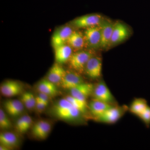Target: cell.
I'll return each mask as SVG.
<instances>
[{
	"label": "cell",
	"instance_id": "cell-1",
	"mask_svg": "<svg viewBox=\"0 0 150 150\" xmlns=\"http://www.w3.org/2000/svg\"><path fill=\"white\" fill-rule=\"evenodd\" d=\"M51 112L58 119L72 123H82L85 118V116L65 98L56 101L51 108Z\"/></svg>",
	"mask_w": 150,
	"mask_h": 150
},
{
	"label": "cell",
	"instance_id": "cell-2",
	"mask_svg": "<svg viewBox=\"0 0 150 150\" xmlns=\"http://www.w3.org/2000/svg\"><path fill=\"white\" fill-rule=\"evenodd\" d=\"M93 50H81L73 53L69 60V66L72 70L82 74L84 72L85 68L92 56L94 55Z\"/></svg>",
	"mask_w": 150,
	"mask_h": 150
},
{
	"label": "cell",
	"instance_id": "cell-3",
	"mask_svg": "<svg viewBox=\"0 0 150 150\" xmlns=\"http://www.w3.org/2000/svg\"><path fill=\"white\" fill-rule=\"evenodd\" d=\"M128 110L129 107L127 105H113L103 114L96 118L94 120L100 123L108 124H114L121 119Z\"/></svg>",
	"mask_w": 150,
	"mask_h": 150
},
{
	"label": "cell",
	"instance_id": "cell-4",
	"mask_svg": "<svg viewBox=\"0 0 150 150\" xmlns=\"http://www.w3.org/2000/svg\"><path fill=\"white\" fill-rule=\"evenodd\" d=\"M85 40L86 46L90 50H95L101 49V27L96 25L85 29L83 33Z\"/></svg>",
	"mask_w": 150,
	"mask_h": 150
},
{
	"label": "cell",
	"instance_id": "cell-5",
	"mask_svg": "<svg viewBox=\"0 0 150 150\" xmlns=\"http://www.w3.org/2000/svg\"><path fill=\"white\" fill-rule=\"evenodd\" d=\"M92 96H93V99L103 101L112 105H115V98L104 81H100L94 85Z\"/></svg>",
	"mask_w": 150,
	"mask_h": 150
},
{
	"label": "cell",
	"instance_id": "cell-6",
	"mask_svg": "<svg viewBox=\"0 0 150 150\" xmlns=\"http://www.w3.org/2000/svg\"><path fill=\"white\" fill-rule=\"evenodd\" d=\"M104 18L99 14H90L79 17L71 22V25L78 28H86L99 25Z\"/></svg>",
	"mask_w": 150,
	"mask_h": 150
},
{
	"label": "cell",
	"instance_id": "cell-7",
	"mask_svg": "<svg viewBox=\"0 0 150 150\" xmlns=\"http://www.w3.org/2000/svg\"><path fill=\"white\" fill-rule=\"evenodd\" d=\"M74 30L72 27L69 25H63L57 28L53 33L51 39L54 49L67 44Z\"/></svg>",
	"mask_w": 150,
	"mask_h": 150
},
{
	"label": "cell",
	"instance_id": "cell-8",
	"mask_svg": "<svg viewBox=\"0 0 150 150\" xmlns=\"http://www.w3.org/2000/svg\"><path fill=\"white\" fill-rule=\"evenodd\" d=\"M102 70V58L100 56L94 55L86 64L84 72L89 78L95 79L101 76Z\"/></svg>",
	"mask_w": 150,
	"mask_h": 150
},
{
	"label": "cell",
	"instance_id": "cell-9",
	"mask_svg": "<svg viewBox=\"0 0 150 150\" xmlns=\"http://www.w3.org/2000/svg\"><path fill=\"white\" fill-rule=\"evenodd\" d=\"M130 34V30L126 25L120 21L115 22L110 40V48L122 43L129 38Z\"/></svg>",
	"mask_w": 150,
	"mask_h": 150
},
{
	"label": "cell",
	"instance_id": "cell-10",
	"mask_svg": "<svg viewBox=\"0 0 150 150\" xmlns=\"http://www.w3.org/2000/svg\"><path fill=\"white\" fill-rule=\"evenodd\" d=\"M114 23L107 18H103L99 25L101 27V49L107 50L110 48V43L112 37Z\"/></svg>",
	"mask_w": 150,
	"mask_h": 150
},
{
	"label": "cell",
	"instance_id": "cell-11",
	"mask_svg": "<svg viewBox=\"0 0 150 150\" xmlns=\"http://www.w3.org/2000/svg\"><path fill=\"white\" fill-rule=\"evenodd\" d=\"M94 85L84 82L69 90L70 95L78 99L87 102L88 98L92 95Z\"/></svg>",
	"mask_w": 150,
	"mask_h": 150
},
{
	"label": "cell",
	"instance_id": "cell-12",
	"mask_svg": "<svg viewBox=\"0 0 150 150\" xmlns=\"http://www.w3.org/2000/svg\"><path fill=\"white\" fill-rule=\"evenodd\" d=\"M23 88L20 83L14 80H8L1 86L0 91L3 96L11 98L21 94Z\"/></svg>",
	"mask_w": 150,
	"mask_h": 150
},
{
	"label": "cell",
	"instance_id": "cell-13",
	"mask_svg": "<svg viewBox=\"0 0 150 150\" xmlns=\"http://www.w3.org/2000/svg\"><path fill=\"white\" fill-rule=\"evenodd\" d=\"M84 82V80L80 74L71 70L67 71L60 85L64 89L69 91Z\"/></svg>",
	"mask_w": 150,
	"mask_h": 150
},
{
	"label": "cell",
	"instance_id": "cell-14",
	"mask_svg": "<svg viewBox=\"0 0 150 150\" xmlns=\"http://www.w3.org/2000/svg\"><path fill=\"white\" fill-rule=\"evenodd\" d=\"M51 130V124L46 120H40L35 122L32 126L33 136L38 139H46Z\"/></svg>",
	"mask_w": 150,
	"mask_h": 150
},
{
	"label": "cell",
	"instance_id": "cell-15",
	"mask_svg": "<svg viewBox=\"0 0 150 150\" xmlns=\"http://www.w3.org/2000/svg\"><path fill=\"white\" fill-rule=\"evenodd\" d=\"M3 105L6 113L12 117L20 116L24 110V105L18 100H7L4 102Z\"/></svg>",
	"mask_w": 150,
	"mask_h": 150
},
{
	"label": "cell",
	"instance_id": "cell-16",
	"mask_svg": "<svg viewBox=\"0 0 150 150\" xmlns=\"http://www.w3.org/2000/svg\"><path fill=\"white\" fill-rule=\"evenodd\" d=\"M89 113L94 120L103 114L113 105L93 98L88 104Z\"/></svg>",
	"mask_w": 150,
	"mask_h": 150
},
{
	"label": "cell",
	"instance_id": "cell-17",
	"mask_svg": "<svg viewBox=\"0 0 150 150\" xmlns=\"http://www.w3.org/2000/svg\"><path fill=\"white\" fill-rule=\"evenodd\" d=\"M0 144L8 148L9 150L18 147L20 140L18 137L14 133L8 131L1 132Z\"/></svg>",
	"mask_w": 150,
	"mask_h": 150
},
{
	"label": "cell",
	"instance_id": "cell-18",
	"mask_svg": "<svg viewBox=\"0 0 150 150\" xmlns=\"http://www.w3.org/2000/svg\"><path fill=\"white\" fill-rule=\"evenodd\" d=\"M54 50L56 63L60 64L69 61L73 54V49L68 43L55 48Z\"/></svg>",
	"mask_w": 150,
	"mask_h": 150
},
{
	"label": "cell",
	"instance_id": "cell-19",
	"mask_svg": "<svg viewBox=\"0 0 150 150\" xmlns=\"http://www.w3.org/2000/svg\"><path fill=\"white\" fill-rule=\"evenodd\" d=\"M67 71L58 63H55L49 70L46 79L56 85H60Z\"/></svg>",
	"mask_w": 150,
	"mask_h": 150
},
{
	"label": "cell",
	"instance_id": "cell-20",
	"mask_svg": "<svg viewBox=\"0 0 150 150\" xmlns=\"http://www.w3.org/2000/svg\"><path fill=\"white\" fill-rule=\"evenodd\" d=\"M37 88L39 92L46 94L51 98L56 96L59 93L57 85L50 81L46 78L41 80L38 82Z\"/></svg>",
	"mask_w": 150,
	"mask_h": 150
},
{
	"label": "cell",
	"instance_id": "cell-21",
	"mask_svg": "<svg viewBox=\"0 0 150 150\" xmlns=\"http://www.w3.org/2000/svg\"><path fill=\"white\" fill-rule=\"evenodd\" d=\"M67 43L75 51H77L83 50L86 46L83 33L79 31L74 30L69 38Z\"/></svg>",
	"mask_w": 150,
	"mask_h": 150
},
{
	"label": "cell",
	"instance_id": "cell-22",
	"mask_svg": "<svg viewBox=\"0 0 150 150\" xmlns=\"http://www.w3.org/2000/svg\"><path fill=\"white\" fill-rule=\"evenodd\" d=\"M148 106L146 100L142 98H135L129 107V111L132 114L139 117Z\"/></svg>",
	"mask_w": 150,
	"mask_h": 150
},
{
	"label": "cell",
	"instance_id": "cell-23",
	"mask_svg": "<svg viewBox=\"0 0 150 150\" xmlns=\"http://www.w3.org/2000/svg\"><path fill=\"white\" fill-rule=\"evenodd\" d=\"M20 100L25 107L28 110L35 109L36 103V97L30 92H25L22 93Z\"/></svg>",
	"mask_w": 150,
	"mask_h": 150
},
{
	"label": "cell",
	"instance_id": "cell-24",
	"mask_svg": "<svg viewBox=\"0 0 150 150\" xmlns=\"http://www.w3.org/2000/svg\"><path fill=\"white\" fill-rule=\"evenodd\" d=\"M65 98L77 109L79 110L85 116L89 112L88 103L87 102L76 98L70 95L67 96Z\"/></svg>",
	"mask_w": 150,
	"mask_h": 150
},
{
	"label": "cell",
	"instance_id": "cell-25",
	"mask_svg": "<svg viewBox=\"0 0 150 150\" xmlns=\"http://www.w3.org/2000/svg\"><path fill=\"white\" fill-rule=\"evenodd\" d=\"M7 113L2 108L0 109V129L3 131H8L13 128V124Z\"/></svg>",
	"mask_w": 150,
	"mask_h": 150
},
{
	"label": "cell",
	"instance_id": "cell-26",
	"mask_svg": "<svg viewBox=\"0 0 150 150\" xmlns=\"http://www.w3.org/2000/svg\"><path fill=\"white\" fill-rule=\"evenodd\" d=\"M139 118L142 120L144 123L147 127L150 125V107H148L139 116Z\"/></svg>",
	"mask_w": 150,
	"mask_h": 150
},
{
	"label": "cell",
	"instance_id": "cell-27",
	"mask_svg": "<svg viewBox=\"0 0 150 150\" xmlns=\"http://www.w3.org/2000/svg\"><path fill=\"white\" fill-rule=\"evenodd\" d=\"M27 115H26V114L21 115L18 119L16 123V129L17 131L19 134H20L21 129H22L25 123Z\"/></svg>",
	"mask_w": 150,
	"mask_h": 150
},
{
	"label": "cell",
	"instance_id": "cell-28",
	"mask_svg": "<svg viewBox=\"0 0 150 150\" xmlns=\"http://www.w3.org/2000/svg\"><path fill=\"white\" fill-rule=\"evenodd\" d=\"M33 123V120L32 118L28 115L26 121L21 131V134H23L26 133L29 129L32 127Z\"/></svg>",
	"mask_w": 150,
	"mask_h": 150
},
{
	"label": "cell",
	"instance_id": "cell-29",
	"mask_svg": "<svg viewBox=\"0 0 150 150\" xmlns=\"http://www.w3.org/2000/svg\"><path fill=\"white\" fill-rule=\"evenodd\" d=\"M36 103L35 105V109L37 110L38 112H42L43 110H45V108L48 105V104L46 103L43 102L42 100L39 99L36 96Z\"/></svg>",
	"mask_w": 150,
	"mask_h": 150
},
{
	"label": "cell",
	"instance_id": "cell-30",
	"mask_svg": "<svg viewBox=\"0 0 150 150\" xmlns=\"http://www.w3.org/2000/svg\"><path fill=\"white\" fill-rule=\"evenodd\" d=\"M38 98L48 104L49 103V99L51 98L50 97L48 96L46 94L42 93L39 92L38 96H37Z\"/></svg>",
	"mask_w": 150,
	"mask_h": 150
},
{
	"label": "cell",
	"instance_id": "cell-31",
	"mask_svg": "<svg viewBox=\"0 0 150 150\" xmlns=\"http://www.w3.org/2000/svg\"><path fill=\"white\" fill-rule=\"evenodd\" d=\"M0 150H9L8 148L6 147L3 146L2 145H0Z\"/></svg>",
	"mask_w": 150,
	"mask_h": 150
}]
</instances>
